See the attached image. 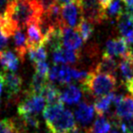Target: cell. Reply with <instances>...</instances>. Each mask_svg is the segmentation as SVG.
Instances as JSON below:
<instances>
[{
    "label": "cell",
    "mask_w": 133,
    "mask_h": 133,
    "mask_svg": "<svg viewBox=\"0 0 133 133\" xmlns=\"http://www.w3.org/2000/svg\"><path fill=\"white\" fill-rule=\"evenodd\" d=\"M42 13L34 0H9L3 15L15 26L23 29L29 23L37 21Z\"/></svg>",
    "instance_id": "1"
},
{
    "label": "cell",
    "mask_w": 133,
    "mask_h": 133,
    "mask_svg": "<svg viewBox=\"0 0 133 133\" xmlns=\"http://www.w3.org/2000/svg\"><path fill=\"white\" fill-rule=\"evenodd\" d=\"M81 89L91 97H104L113 93L117 89V78L114 76L90 71L82 82Z\"/></svg>",
    "instance_id": "2"
},
{
    "label": "cell",
    "mask_w": 133,
    "mask_h": 133,
    "mask_svg": "<svg viewBox=\"0 0 133 133\" xmlns=\"http://www.w3.org/2000/svg\"><path fill=\"white\" fill-rule=\"evenodd\" d=\"M46 124L50 133H71L78 129L72 112L66 109L46 121Z\"/></svg>",
    "instance_id": "3"
},
{
    "label": "cell",
    "mask_w": 133,
    "mask_h": 133,
    "mask_svg": "<svg viewBox=\"0 0 133 133\" xmlns=\"http://www.w3.org/2000/svg\"><path fill=\"white\" fill-rule=\"evenodd\" d=\"M81 8L82 17L91 24H99L106 18L105 10L100 6L98 0H76Z\"/></svg>",
    "instance_id": "4"
},
{
    "label": "cell",
    "mask_w": 133,
    "mask_h": 133,
    "mask_svg": "<svg viewBox=\"0 0 133 133\" xmlns=\"http://www.w3.org/2000/svg\"><path fill=\"white\" fill-rule=\"evenodd\" d=\"M45 104L46 99L43 96L28 93L25 99L18 105L17 112L20 117L26 115H37L45 109Z\"/></svg>",
    "instance_id": "5"
},
{
    "label": "cell",
    "mask_w": 133,
    "mask_h": 133,
    "mask_svg": "<svg viewBox=\"0 0 133 133\" xmlns=\"http://www.w3.org/2000/svg\"><path fill=\"white\" fill-rule=\"evenodd\" d=\"M82 12L77 1L64 5L61 8V19L63 26L77 28L82 18Z\"/></svg>",
    "instance_id": "6"
},
{
    "label": "cell",
    "mask_w": 133,
    "mask_h": 133,
    "mask_svg": "<svg viewBox=\"0 0 133 133\" xmlns=\"http://www.w3.org/2000/svg\"><path fill=\"white\" fill-rule=\"evenodd\" d=\"M83 39L76 28H62V43L63 46L71 50L78 51L83 45Z\"/></svg>",
    "instance_id": "7"
},
{
    "label": "cell",
    "mask_w": 133,
    "mask_h": 133,
    "mask_svg": "<svg viewBox=\"0 0 133 133\" xmlns=\"http://www.w3.org/2000/svg\"><path fill=\"white\" fill-rule=\"evenodd\" d=\"M129 50V44L123 37H115L109 39L106 43V48L104 54L108 56H119L121 58L127 56Z\"/></svg>",
    "instance_id": "8"
},
{
    "label": "cell",
    "mask_w": 133,
    "mask_h": 133,
    "mask_svg": "<svg viewBox=\"0 0 133 133\" xmlns=\"http://www.w3.org/2000/svg\"><path fill=\"white\" fill-rule=\"evenodd\" d=\"M4 86L6 88L8 98L14 97L21 90L23 85V79L19 75L14 72H3Z\"/></svg>",
    "instance_id": "9"
},
{
    "label": "cell",
    "mask_w": 133,
    "mask_h": 133,
    "mask_svg": "<svg viewBox=\"0 0 133 133\" xmlns=\"http://www.w3.org/2000/svg\"><path fill=\"white\" fill-rule=\"evenodd\" d=\"M26 43L28 48H37L44 46L45 39L37 21L29 23L26 26Z\"/></svg>",
    "instance_id": "10"
},
{
    "label": "cell",
    "mask_w": 133,
    "mask_h": 133,
    "mask_svg": "<svg viewBox=\"0 0 133 133\" xmlns=\"http://www.w3.org/2000/svg\"><path fill=\"white\" fill-rule=\"evenodd\" d=\"M118 28L122 37L129 45L133 44V20L127 12H124L118 19Z\"/></svg>",
    "instance_id": "11"
},
{
    "label": "cell",
    "mask_w": 133,
    "mask_h": 133,
    "mask_svg": "<svg viewBox=\"0 0 133 133\" xmlns=\"http://www.w3.org/2000/svg\"><path fill=\"white\" fill-rule=\"evenodd\" d=\"M79 58V51L71 50L64 46L53 52V61L55 64H75Z\"/></svg>",
    "instance_id": "12"
},
{
    "label": "cell",
    "mask_w": 133,
    "mask_h": 133,
    "mask_svg": "<svg viewBox=\"0 0 133 133\" xmlns=\"http://www.w3.org/2000/svg\"><path fill=\"white\" fill-rule=\"evenodd\" d=\"M48 78L51 81H57L60 84H69L72 79L70 68L66 65H56L51 69H49Z\"/></svg>",
    "instance_id": "13"
},
{
    "label": "cell",
    "mask_w": 133,
    "mask_h": 133,
    "mask_svg": "<svg viewBox=\"0 0 133 133\" xmlns=\"http://www.w3.org/2000/svg\"><path fill=\"white\" fill-rule=\"evenodd\" d=\"M114 118L116 119H127L133 118V98L123 96L121 101L116 105Z\"/></svg>",
    "instance_id": "14"
},
{
    "label": "cell",
    "mask_w": 133,
    "mask_h": 133,
    "mask_svg": "<svg viewBox=\"0 0 133 133\" xmlns=\"http://www.w3.org/2000/svg\"><path fill=\"white\" fill-rule=\"evenodd\" d=\"M117 69H118V63L115 60L114 57L103 53L101 61L96 66L94 71L115 77L117 73Z\"/></svg>",
    "instance_id": "15"
},
{
    "label": "cell",
    "mask_w": 133,
    "mask_h": 133,
    "mask_svg": "<svg viewBox=\"0 0 133 133\" xmlns=\"http://www.w3.org/2000/svg\"><path fill=\"white\" fill-rule=\"evenodd\" d=\"M18 57L10 50H0V66L5 71L15 72L18 68Z\"/></svg>",
    "instance_id": "16"
},
{
    "label": "cell",
    "mask_w": 133,
    "mask_h": 133,
    "mask_svg": "<svg viewBox=\"0 0 133 133\" xmlns=\"http://www.w3.org/2000/svg\"><path fill=\"white\" fill-rule=\"evenodd\" d=\"M94 107L87 102H81L78 104L75 111V116L81 125H87L92 120L94 117Z\"/></svg>",
    "instance_id": "17"
},
{
    "label": "cell",
    "mask_w": 133,
    "mask_h": 133,
    "mask_svg": "<svg viewBox=\"0 0 133 133\" xmlns=\"http://www.w3.org/2000/svg\"><path fill=\"white\" fill-rule=\"evenodd\" d=\"M14 43H15V49L17 56L21 61H24L26 54L28 53V43L26 37L22 29H17L13 35Z\"/></svg>",
    "instance_id": "18"
},
{
    "label": "cell",
    "mask_w": 133,
    "mask_h": 133,
    "mask_svg": "<svg viewBox=\"0 0 133 133\" xmlns=\"http://www.w3.org/2000/svg\"><path fill=\"white\" fill-rule=\"evenodd\" d=\"M82 97L81 90L75 85H69L61 93V100L64 103L73 105L79 102Z\"/></svg>",
    "instance_id": "19"
},
{
    "label": "cell",
    "mask_w": 133,
    "mask_h": 133,
    "mask_svg": "<svg viewBox=\"0 0 133 133\" xmlns=\"http://www.w3.org/2000/svg\"><path fill=\"white\" fill-rule=\"evenodd\" d=\"M114 93H111L107 96L100 97V98H97L94 101V109L96 113L98 114V117L104 116L108 111L109 110L111 104L113 103V99H114Z\"/></svg>",
    "instance_id": "20"
},
{
    "label": "cell",
    "mask_w": 133,
    "mask_h": 133,
    "mask_svg": "<svg viewBox=\"0 0 133 133\" xmlns=\"http://www.w3.org/2000/svg\"><path fill=\"white\" fill-rule=\"evenodd\" d=\"M46 84H48V78H45V77L35 73L32 77L31 82H30L28 93L32 95L42 96Z\"/></svg>",
    "instance_id": "21"
},
{
    "label": "cell",
    "mask_w": 133,
    "mask_h": 133,
    "mask_svg": "<svg viewBox=\"0 0 133 133\" xmlns=\"http://www.w3.org/2000/svg\"><path fill=\"white\" fill-rule=\"evenodd\" d=\"M42 96L44 97V98L48 103V105H50V104L63 103L62 100H61L60 90L53 83L48 82Z\"/></svg>",
    "instance_id": "22"
},
{
    "label": "cell",
    "mask_w": 133,
    "mask_h": 133,
    "mask_svg": "<svg viewBox=\"0 0 133 133\" xmlns=\"http://www.w3.org/2000/svg\"><path fill=\"white\" fill-rule=\"evenodd\" d=\"M120 76L124 83L133 79V62L127 57H123L118 65Z\"/></svg>",
    "instance_id": "23"
},
{
    "label": "cell",
    "mask_w": 133,
    "mask_h": 133,
    "mask_svg": "<svg viewBox=\"0 0 133 133\" xmlns=\"http://www.w3.org/2000/svg\"><path fill=\"white\" fill-rule=\"evenodd\" d=\"M111 127V122L109 119H108L105 116L98 117L94 121L91 128H89L88 130L90 133H108L109 132Z\"/></svg>",
    "instance_id": "24"
},
{
    "label": "cell",
    "mask_w": 133,
    "mask_h": 133,
    "mask_svg": "<svg viewBox=\"0 0 133 133\" xmlns=\"http://www.w3.org/2000/svg\"><path fill=\"white\" fill-rule=\"evenodd\" d=\"M121 2V0H112L111 1L110 4L109 5V6L105 10L107 20L113 18H115L117 20L124 13Z\"/></svg>",
    "instance_id": "25"
},
{
    "label": "cell",
    "mask_w": 133,
    "mask_h": 133,
    "mask_svg": "<svg viewBox=\"0 0 133 133\" xmlns=\"http://www.w3.org/2000/svg\"><path fill=\"white\" fill-rule=\"evenodd\" d=\"M76 29L78 30L79 35L81 36L84 42H86V41L89 40V37L92 36L93 32H94V25L82 17Z\"/></svg>",
    "instance_id": "26"
},
{
    "label": "cell",
    "mask_w": 133,
    "mask_h": 133,
    "mask_svg": "<svg viewBox=\"0 0 133 133\" xmlns=\"http://www.w3.org/2000/svg\"><path fill=\"white\" fill-rule=\"evenodd\" d=\"M28 52L29 58L35 64L41 62V61H45L46 58V50L45 46H38L37 48H28Z\"/></svg>",
    "instance_id": "27"
},
{
    "label": "cell",
    "mask_w": 133,
    "mask_h": 133,
    "mask_svg": "<svg viewBox=\"0 0 133 133\" xmlns=\"http://www.w3.org/2000/svg\"><path fill=\"white\" fill-rule=\"evenodd\" d=\"M0 133H20V129L13 119L5 118L0 120Z\"/></svg>",
    "instance_id": "28"
},
{
    "label": "cell",
    "mask_w": 133,
    "mask_h": 133,
    "mask_svg": "<svg viewBox=\"0 0 133 133\" xmlns=\"http://www.w3.org/2000/svg\"><path fill=\"white\" fill-rule=\"evenodd\" d=\"M23 121V125L25 127L32 128V129H38L39 128V120L36 115H26V116L21 117Z\"/></svg>",
    "instance_id": "29"
},
{
    "label": "cell",
    "mask_w": 133,
    "mask_h": 133,
    "mask_svg": "<svg viewBox=\"0 0 133 133\" xmlns=\"http://www.w3.org/2000/svg\"><path fill=\"white\" fill-rule=\"evenodd\" d=\"M35 70L36 73L42 77L48 78V73H49V66L48 64L45 61H41V62L36 63L35 64Z\"/></svg>",
    "instance_id": "30"
},
{
    "label": "cell",
    "mask_w": 133,
    "mask_h": 133,
    "mask_svg": "<svg viewBox=\"0 0 133 133\" xmlns=\"http://www.w3.org/2000/svg\"><path fill=\"white\" fill-rule=\"evenodd\" d=\"M8 43V37L4 35V33L2 31V28L0 26V50H2L3 48H6Z\"/></svg>",
    "instance_id": "31"
},
{
    "label": "cell",
    "mask_w": 133,
    "mask_h": 133,
    "mask_svg": "<svg viewBox=\"0 0 133 133\" xmlns=\"http://www.w3.org/2000/svg\"><path fill=\"white\" fill-rule=\"evenodd\" d=\"M8 1H9V0H0V15H2V14L4 13Z\"/></svg>",
    "instance_id": "32"
},
{
    "label": "cell",
    "mask_w": 133,
    "mask_h": 133,
    "mask_svg": "<svg viewBox=\"0 0 133 133\" xmlns=\"http://www.w3.org/2000/svg\"><path fill=\"white\" fill-rule=\"evenodd\" d=\"M111 1H112V0H98V3H99L100 6H101L104 10H106V8L109 6V5L110 4Z\"/></svg>",
    "instance_id": "33"
},
{
    "label": "cell",
    "mask_w": 133,
    "mask_h": 133,
    "mask_svg": "<svg viewBox=\"0 0 133 133\" xmlns=\"http://www.w3.org/2000/svg\"><path fill=\"white\" fill-rule=\"evenodd\" d=\"M125 86H126V88H127L128 91L130 93L131 97L133 98V79L127 82V83H125Z\"/></svg>",
    "instance_id": "34"
},
{
    "label": "cell",
    "mask_w": 133,
    "mask_h": 133,
    "mask_svg": "<svg viewBox=\"0 0 133 133\" xmlns=\"http://www.w3.org/2000/svg\"><path fill=\"white\" fill-rule=\"evenodd\" d=\"M126 57H127L128 58H129L133 62V44L129 45V50H128V53Z\"/></svg>",
    "instance_id": "35"
},
{
    "label": "cell",
    "mask_w": 133,
    "mask_h": 133,
    "mask_svg": "<svg viewBox=\"0 0 133 133\" xmlns=\"http://www.w3.org/2000/svg\"><path fill=\"white\" fill-rule=\"evenodd\" d=\"M121 1L127 8H133V0H121Z\"/></svg>",
    "instance_id": "36"
},
{
    "label": "cell",
    "mask_w": 133,
    "mask_h": 133,
    "mask_svg": "<svg viewBox=\"0 0 133 133\" xmlns=\"http://www.w3.org/2000/svg\"><path fill=\"white\" fill-rule=\"evenodd\" d=\"M74 1H76V0H56V2H57L58 5H60V6H64V5L69 4V3L74 2Z\"/></svg>",
    "instance_id": "37"
},
{
    "label": "cell",
    "mask_w": 133,
    "mask_h": 133,
    "mask_svg": "<svg viewBox=\"0 0 133 133\" xmlns=\"http://www.w3.org/2000/svg\"><path fill=\"white\" fill-rule=\"evenodd\" d=\"M3 86H4V78H3V73H0V97L3 91Z\"/></svg>",
    "instance_id": "38"
},
{
    "label": "cell",
    "mask_w": 133,
    "mask_h": 133,
    "mask_svg": "<svg viewBox=\"0 0 133 133\" xmlns=\"http://www.w3.org/2000/svg\"><path fill=\"white\" fill-rule=\"evenodd\" d=\"M109 133H123V132H122V131L120 130V129H118L117 126H115V128L112 129V130H110V132H109Z\"/></svg>",
    "instance_id": "39"
},
{
    "label": "cell",
    "mask_w": 133,
    "mask_h": 133,
    "mask_svg": "<svg viewBox=\"0 0 133 133\" xmlns=\"http://www.w3.org/2000/svg\"><path fill=\"white\" fill-rule=\"evenodd\" d=\"M127 13L129 14V16L131 17V19L133 20V8H127Z\"/></svg>",
    "instance_id": "40"
},
{
    "label": "cell",
    "mask_w": 133,
    "mask_h": 133,
    "mask_svg": "<svg viewBox=\"0 0 133 133\" xmlns=\"http://www.w3.org/2000/svg\"><path fill=\"white\" fill-rule=\"evenodd\" d=\"M71 133H80V131H79V129H78H78H76L74 131H72Z\"/></svg>",
    "instance_id": "41"
},
{
    "label": "cell",
    "mask_w": 133,
    "mask_h": 133,
    "mask_svg": "<svg viewBox=\"0 0 133 133\" xmlns=\"http://www.w3.org/2000/svg\"><path fill=\"white\" fill-rule=\"evenodd\" d=\"M86 133H90V132H89V130H87V132H86Z\"/></svg>",
    "instance_id": "42"
}]
</instances>
